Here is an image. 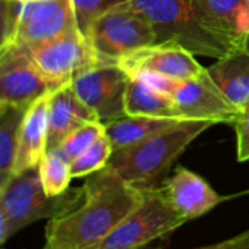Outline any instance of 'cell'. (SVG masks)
Returning a JSON list of instances; mask_svg holds the SVG:
<instances>
[{"label": "cell", "mask_w": 249, "mask_h": 249, "mask_svg": "<svg viewBox=\"0 0 249 249\" xmlns=\"http://www.w3.org/2000/svg\"><path fill=\"white\" fill-rule=\"evenodd\" d=\"M84 199L46 226V245L56 249H95L141 201L142 189L107 164L87 176Z\"/></svg>", "instance_id": "cell-1"}, {"label": "cell", "mask_w": 249, "mask_h": 249, "mask_svg": "<svg viewBox=\"0 0 249 249\" xmlns=\"http://www.w3.org/2000/svg\"><path fill=\"white\" fill-rule=\"evenodd\" d=\"M211 124L210 120L183 119L135 145L113 151L108 164L122 179L137 188L160 186L173 163Z\"/></svg>", "instance_id": "cell-2"}, {"label": "cell", "mask_w": 249, "mask_h": 249, "mask_svg": "<svg viewBox=\"0 0 249 249\" xmlns=\"http://www.w3.org/2000/svg\"><path fill=\"white\" fill-rule=\"evenodd\" d=\"M150 21L156 43H178L192 54L220 59L231 49L207 31L195 12L194 0H131Z\"/></svg>", "instance_id": "cell-3"}, {"label": "cell", "mask_w": 249, "mask_h": 249, "mask_svg": "<svg viewBox=\"0 0 249 249\" xmlns=\"http://www.w3.org/2000/svg\"><path fill=\"white\" fill-rule=\"evenodd\" d=\"M84 199V189H68L59 196H49L41 185L38 169L12 176L0 204L8 217L9 237L24 227L43 220L56 218L76 208Z\"/></svg>", "instance_id": "cell-4"}, {"label": "cell", "mask_w": 249, "mask_h": 249, "mask_svg": "<svg viewBox=\"0 0 249 249\" xmlns=\"http://www.w3.org/2000/svg\"><path fill=\"white\" fill-rule=\"evenodd\" d=\"M141 189L140 204L95 249H142L186 223L172 207L163 186Z\"/></svg>", "instance_id": "cell-5"}, {"label": "cell", "mask_w": 249, "mask_h": 249, "mask_svg": "<svg viewBox=\"0 0 249 249\" xmlns=\"http://www.w3.org/2000/svg\"><path fill=\"white\" fill-rule=\"evenodd\" d=\"M87 37L104 63H117L123 56L157 41L153 25L131 0L98 17Z\"/></svg>", "instance_id": "cell-6"}, {"label": "cell", "mask_w": 249, "mask_h": 249, "mask_svg": "<svg viewBox=\"0 0 249 249\" xmlns=\"http://www.w3.org/2000/svg\"><path fill=\"white\" fill-rule=\"evenodd\" d=\"M8 40L21 46H33L54 40L78 28L73 0H37L9 2Z\"/></svg>", "instance_id": "cell-7"}, {"label": "cell", "mask_w": 249, "mask_h": 249, "mask_svg": "<svg viewBox=\"0 0 249 249\" xmlns=\"http://www.w3.org/2000/svg\"><path fill=\"white\" fill-rule=\"evenodd\" d=\"M24 49L38 71L56 87L72 82L81 73L106 65L79 28L46 43L24 46Z\"/></svg>", "instance_id": "cell-8"}, {"label": "cell", "mask_w": 249, "mask_h": 249, "mask_svg": "<svg viewBox=\"0 0 249 249\" xmlns=\"http://www.w3.org/2000/svg\"><path fill=\"white\" fill-rule=\"evenodd\" d=\"M56 88L38 71L24 46L6 41L0 47V101L5 106L28 107Z\"/></svg>", "instance_id": "cell-9"}, {"label": "cell", "mask_w": 249, "mask_h": 249, "mask_svg": "<svg viewBox=\"0 0 249 249\" xmlns=\"http://www.w3.org/2000/svg\"><path fill=\"white\" fill-rule=\"evenodd\" d=\"M129 75L117 63L100 65L89 69L72 81L78 97L95 113L97 119L107 124L122 116L124 110Z\"/></svg>", "instance_id": "cell-10"}, {"label": "cell", "mask_w": 249, "mask_h": 249, "mask_svg": "<svg viewBox=\"0 0 249 249\" xmlns=\"http://www.w3.org/2000/svg\"><path fill=\"white\" fill-rule=\"evenodd\" d=\"M170 95L182 119L233 123L239 111L213 81L207 69L195 78L179 81Z\"/></svg>", "instance_id": "cell-11"}, {"label": "cell", "mask_w": 249, "mask_h": 249, "mask_svg": "<svg viewBox=\"0 0 249 249\" xmlns=\"http://www.w3.org/2000/svg\"><path fill=\"white\" fill-rule=\"evenodd\" d=\"M194 56L178 43H154L123 56L117 65L129 76L157 73L175 81H185L198 76L205 69Z\"/></svg>", "instance_id": "cell-12"}, {"label": "cell", "mask_w": 249, "mask_h": 249, "mask_svg": "<svg viewBox=\"0 0 249 249\" xmlns=\"http://www.w3.org/2000/svg\"><path fill=\"white\" fill-rule=\"evenodd\" d=\"M201 25L227 47L249 43V0H194Z\"/></svg>", "instance_id": "cell-13"}, {"label": "cell", "mask_w": 249, "mask_h": 249, "mask_svg": "<svg viewBox=\"0 0 249 249\" xmlns=\"http://www.w3.org/2000/svg\"><path fill=\"white\" fill-rule=\"evenodd\" d=\"M161 186L175 211L186 221L207 214L223 202V196L204 178L183 166H178Z\"/></svg>", "instance_id": "cell-14"}, {"label": "cell", "mask_w": 249, "mask_h": 249, "mask_svg": "<svg viewBox=\"0 0 249 249\" xmlns=\"http://www.w3.org/2000/svg\"><path fill=\"white\" fill-rule=\"evenodd\" d=\"M50 97L52 92L38 97L25 110L12 176L37 169L47 153Z\"/></svg>", "instance_id": "cell-15"}, {"label": "cell", "mask_w": 249, "mask_h": 249, "mask_svg": "<svg viewBox=\"0 0 249 249\" xmlns=\"http://www.w3.org/2000/svg\"><path fill=\"white\" fill-rule=\"evenodd\" d=\"M92 120H98L95 113L78 97L72 82L57 87L50 97L47 151L57 148L68 135Z\"/></svg>", "instance_id": "cell-16"}, {"label": "cell", "mask_w": 249, "mask_h": 249, "mask_svg": "<svg viewBox=\"0 0 249 249\" xmlns=\"http://www.w3.org/2000/svg\"><path fill=\"white\" fill-rule=\"evenodd\" d=\"M207 68L213 81L233 106L242 108L249 103V47L233 49Z\"/></svg>", "instance_id": "cell-17"}, {"label": "cell", "mask_w": 249, "mask_h": 249, "mask_svg": "<svg viewBox=\"0 0 249 249\" xmlns=\"http://www.w3.org/2000/svg\"><path fill=\"white\" fill-rule=\"evenodd\" d=\"M183 119H164L148 116H122L106 124V134L113 151L135 145L161 131H166Z\"/></svg>", "instance_id": "cell-18"}, {"label": "cell", "mask_w": 249, "mask_h": 249, "mask_svg": "<svg viewBox=\"0 0 249 249\" xmlns=\"http://www.w3.org/2000/svg\"><path fill=\"white\" fill-rule=\"evenodd\" d=\"M124 110L129 116H148L164 119H182L172 95L157 91L140 78L129 76Z\"/></svg>", "instance_id": "cell-19"}, {"label": "cell", "mask_w": 249, "mask_h": 249, "mask_svg": "<svg viewBox=\"0 0 249 249\" xmlns=\"http://www.w3.org/2000/svg\"><path fill=\"white\" fill-rule=\"evenodd\" d=\"M27 107L5 106L0 114V170L12 173Z\"/></svg>", "instance_id": "cell-20"}, {"label": "cell", "mask_w": 249, "mask_h": 249, "mask_svg": "<svg viewBox=\"0 0 249 249\" xmlns=\"http://www.w3.org/2000/svg\"><path fill=\"white\" fill-rule=\"evenodd\" d=\"M37 169L43 189L49 196H59L69 189L72 180L71 163L56 150L47 151Z\"/></svg>", "instance_id": "cell-21"}, {"label": "cell", "mask_w": 249, "mask_h": 249, "mask_svg": "<svg viewBox=\"0 0 249 249\" xmlns=\"http://www.w3.org/2000/svg\"><path fill=\"white\" fill-rule=\"evenodd\" d=\"M113 154L111 142L107 134L101 135L88 150H85L81 156L71 161V175L72 179L76 178H87L101 169H104L110 157Z\"/></svg>", "instance_id": "cell-22"}, {"label": "cell", "mask_w": 249, "mask_h": 249, "mask_svg": "<svg viewBox=\"0 0 249 249\" xmlns=\"http://www.w3.org/2000/svg\"><path fill=\"white\" fill-rule=\"evenodd\" d=\"M106 134V124L100 120L87 122L78 129H75L71 135H68L63 142L54 148L63 159L69 163L81 156L85 150H88L101 135Z\"/></svg>", "instance_id": "cell-23"}, {"label": "cell", "mask_w": 249, "mask_h": 249, "mask_svg": "<svg viewBox=\"0 0 249 249\" xmlns=\"http://www.w3.org/2000/svg\"><path fill=\"white\" fill-rule=\"evenodd\" d=\"M128 0H73L78 28L84 36L88 34L92 22L108 9Z\"/></svg>", "instance_id": "cell-24"}, {"label": "cell", "mask_w": 249, "mask_h": 249, "mask_svg": "<svg viewBox=\"0 0 249 249\" xmlns=\"http://www.w3.org/2000/svg\"><path fill=\"white\" fill-rule=\"evenodd\" d=\"M234 134H236V147H237V160L248 161L249 160V103L239 108L234 120Z\"/></svg>", "instance_id": "cell-25"}, {"label": "cell", "mask_w": 249, "mask_h": 249, "mask_svg": "<svg viewBox=\"0 0 249 249\" xmlns=\"http://www.w3.org/2000/svg\"><path fill=\"white\" fill-rule=\"evenodd\" d=\"M196 249H249V229L242 231L240 234H236V236L226 239L223 242L201 246Z\"/></svg>", "instance_id": "cell-26"}, {"label": "cell", "mask_w": 249, "mask_h": 249, "mask_svg": "<svg viewBox=\"0 0 249 249\" xmlns=\"http://www.w3.org/2000/svg\"><path fill=\"white\" fill-rule=\"evenodd\" d=\"M9 17H8V0H0V47L8 40Z\"/></svg>", "instance_id": "cell-27"}, {"label": "cell", "mask_w": 249, "mask_h": 249, "mask_svg": "<svg viewBox=\"0 0 249 249\" xmlns=\"http://www.w3.org/2000/svg\"><path fill=\"white\" fill-rule=\"evenodd\" d=\"M9 239V231H8V217H6V213L0 204V248L2 245Z\"/></svg>", "instance_id": "cell-28"}, {"label": "cell", "mask_w": 249, "mask_h": 249, "mask_svg": "<svg viewBox=\"0 0 249 249\" xmlns=\"http://www.w3.org/2000/svg\"><path fill=\"white\" fill-rule=\"evenodd\" d=\"M12 179V173H8V172H3V170H0V198H2L8 183L11 182Z\"/></svg>", "instance_id": "cell-29"}, {"label": "cell", "mask_w": 249, "mask_h": 249, "mask_svg": "<svg viewBox=\"0 0 249 249\" xmlns=\"http://www.w3.org/2000/svg\"><path fill=\"white\" fill-rule=\"evenodd\" d=\"M9 2H21V3H28V2H37V0H9Z\"/></svg>", "instance_id": "cell-30"}, {"label": "cell", "mask_w": 249, "mask_h": 249, "mask_svg": "<svg viewBox=\"0 0 249 249\" xmlns=\"http://www.w3.org/2000/svg\"><path fill=\"white\" fill-rule=\"evenodd\" d=\"M3 108H5V104L0 101V114H2V111H3Z\"/></svg>", "instance_id": "cell-31"}, {"label": "cell", "mask_w": 249, "mask_h": 249, "mask_svg": "<svg viewBox=\"0 0 249 249\" xmlns=\"http://www.w3.org/2000/svg\"><path fill=\"white\" fill-rule=\"evenodd\" d=\"M142 249H164L163 246H154V248H142Z\"/></svg>", "instance_id": "cell-32"}, {"label": "cell", "mask_w": 249, "mask_h": 249, "mask_svg": "<svg viewBox=\"0 0 249 249\" xmlns=\"http://www.w3.org/2000/svg\"><path fill=\"white\" fill-rule=\"evenodd\" d=\"M43 249H56V248H53V246H49V245H46V246H44Z\"/></svg>", "instance_id": "cell-33"}, {"label": "cell", "mask_w": 249, "mask_h": 249, "mask_svg": "<svg viewBox=\"0 0 249 249\" xmlns=\"http://www.w3.org/2000/svg\"><path fill=\"white\" fill-rule=\"evenodd\" d=\"M248 47H249V43H248Z\"/></svg>", "instance_id": "cell-34"}, {"label": "cell", "mask_w": 249, "mask_h": 249, "mask_svg": "<svg viewBox=\"0 0 249 249\" xmlns=\"http://www.w3.org/2000/svg\"><path fill=\"white\" fill-rule=\"evenodd\" d=\"M0 249H2V248H0Z\"/></svg>", "instance_id": "cell-35"}]
</instances>
